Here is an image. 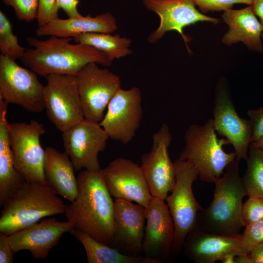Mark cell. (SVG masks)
<instances>
[{"label":"cell","instance_id":"obj_38","mask_svg":"<svg viewBox=\"0 0 263 263\" xmlns=\"http://www.w3.org/2000/svg\"><path fill=\"white\" fill-rule=\"evenodd\" d=\"M251 6L254 14L260 19L262 26V38H263V0H254Z\"/></svg>","mask_w":263,"mask_h":263},{"label":"cell","instance_id":"obj_5","mask_svg":"<svg viewBox=\"0 0 263 263\" xmlns=\"http://www.w3.org/2000/svg\"><path fill=\"white\" fill-rule=\"evenodd\" d=\"M184 140L185 146L178 159L192 164L202 181L214 183L223 174L226 167L236 160L234 151L226 152L223 149L229 143L225 137H217L212 119H208L202 125L189 126Z\"/></svg>","mask_w":263,"mask_h":263},{"label":"cell","instance_id":"obj_27","mask_svg":"<svg viewBox=\"0 0 263 263\" xmlns=\"http://www.w3.org/2000/svg\"><path fill=\"white\" fill-rule=\"evenodd\" d=\"M246 171L242 178L249 197L263 199V150L249 147Z\"/></svg>","mask_w":263,"mask_h":263},{"label":"cell","instance_id":"obj_3","mask_svg":"<svg viewBox=\"0 0 263 263\" xmlns=\"http://www.w3.org/2000/svg\"><path fill=\"white\" fill-rule=\"evenodd\" d=\"M236 160L225 168L222 177L215 180L212 202L198 213L195 226L216 234L239 236L244 226L242 220L243 200L247 195Z\"/></svg>","mask_w":263,"mask_h":263},{"label":"cell","instance_id":"obj_6","mask_svg":"<svg viewBox=\"0 0 263 263\" xmlns=\"http://www.w3.org/2000/svg\"><path fill=\"white\" fill-rule=\"evenodd\" d=\"M174 165L175 185L165 201L175 226L171 253L178 254L183 250L186 236L195 227L198 213L203 208L192 191L193 183L199 176L197 169L188 161L179 159Z\"/></svg>","mask_w":263,"mask_h":263},{"label":"cell","instance_id":"obj_12","mask_svg":"<svg viewBox=\"0 0 263 263\" xmlns=\"http://www.w3.org/2000/svg\"><path fill=\"white\" fill-rule=\"evenodd\" d=\"M62 137L65 152L76 171L101 169L98 154L106 148L109 137L99 123L84 118L62 132Z\"/></svg>","mask_w":263,"mask_h":263},{"label":"cell","instance_id":"obj_34","mask_svg":"<svg viewBox=\"0 0 263 263\" xmlns=\"http://www.w3.org/2000/svg\"><path fill=\"white\" fill-rule=\"evenodd\" d=\"M247 114L252 125V143L263 135V106L257 109H249Z\"/></svg>","mask_w":263,"mask_h":263},{"label":"cell","instance_id":"obj_23","mask_svg":"<svg viewBox=\"0 0 263 263\" xmlns=\"http://www.w3.org/2000/svg\"><path fill=\"white\" fill-rule=\"evenodd\" d=\"M221 17L229 26L228 31L222 38L223 43L231 45L242 41L249 49L257 52L262 51V26L251 5L241 9L227 10L224 11Z\"/></svg>","mask_w":263,"mask_h":263},{"label":"cell","instance_id":"obj_35","mask_svg":"<svg viewBox=\"0 0 263 263\" xmlns=\"http://www.w3.org/2000/svg\"><path fill=\"white\" fill-rule=\"evenodd\" d=\"M10 244L8 236L0 233V263H12L14 254Z\"/></svg>","mask_w":263,"mask_h":263},{"label":"cell","instance_id":"obj_31","mask_svg":"<svg viewBox=\"0 0 263 263\" xmlns=\"http://www.w3.org/2000/svg\"><path fill=\"white\" fill-rule=\"evenodd\" d=\"M263 219V199L249 197L243 204L242 220L244 226Z\"/></svg>","mask_w":263,"mask_h":263},{"label":"cell","instance_id":"obj_33","mask_svg":"<svg viewBox=\"0 0 263 263\" xmlns=\"http://www.w3.org/2000/svg\"><path fill=\"white\" fill-rule=\"evenodd\" d=\"M56 0H39L36 19L38 26L58 18Z\"/></svg>","mask_w":263,"mask_h":263},{"label":"cell","instance_id":"obj_26","mask_svg":"<svg viewBox=\"0 0 263 263\" xmlns=\"http://www.w3.org/2000/svg\"><path fill=\"white\" fill-rule=\"evenodd\" d=\"M76 43L90 45L104 53L112 62L114 59L125 57L132 53L129 47L131 39L111 33L90 32L82 34L74 38Z\"/></svg>","mask_w":263,"mask_h":263},{"label":"cell","instance_id":"obj_19","mask_svg":"<svg viewBox=\"0 0 263 263\" xmlns=\"http://www.w3.org/2000/svg\"><path fill=\"white\" fill-rule=\"evenodd\" d=\"M112 247L124 254L141 256L146 224V208L123 199L114 201Z\"/></svg>","mask_w":263,"mask_h":263},{"label":"cell","instance_id":"obj_2","mask_svg":"<svg viewBox=\"0 0 263 263\" xmlns=\"http://www.w3.org/2000/svg\"><path fill=\"white\" fill-rule=\"evenodd\" d=\"M73 39L51 36L40 40L28 37L26 41L33 48L26 49L20 59L26 67L45 77L52 74L76 75L91 62L111 65L112 62L104 53L88 45L72 44Z\"/></svg>","mask_w":263,"mask_h":263},{"label":"cell","instance_id":"obj_7","mask_svg":"<svg viewBox=\"0 0 263 263\" xmlns=\"http://www.w3.org/2000/svg\"><path fill=\"white\" fill-rule=\"evenodd\" d=\"M9 136L15 166L26 181L46 185L44 174L45 150L40 137L45 132L43 125L32 120L29 123H9Z\"/></svg>","mask_w":263,"mask_h":263},{"label":"cell","instance_id":"obj_1","mask_svg":"<svg viewBox=\"0 0 263 263\" xmlns=\"http://www.w3.org/2000/svg\"><path fill=\"white\" fill-rule=\"evenodd\" d=\"M78 193L67 206L65 215L77 229L112 247L114 206L101 169H84L77 177Z\"/></svg>","mask_w":263,"mask_h":263},{"label":"cell","instance_id":"obj_8","mask_svg":"<svg viewBox=\"0 0 263 263\" xmlns=\"http://www.w3.org/2000/svg\"><path fill=\"white\" fill-rule=\"evenodd\" d=\"M44 87L36 73L0 54V99L38 113L45 109Z\"/></svg>","mask_w":263,"mask_h":263},{"label":"cell","instance_id":"obj_40","mask_svg":"<svg viewBox=\"0 0 263 263\" xmlns=\"http://www.w3.org/2000/svg\"><path fill=\"white\" fill-rule=\"evenodd\" d=\"M236 256L234 254H227L224 257L222 262L223 263H235V259Z\"/></svg>","mask_w":263,"mask_h":263},{"label":"cell","instance_id":"obj_15","mask_svg":"<svg viewBox=\"0 0 263 263\" xmlns=\"http://www.w3.org/2000/svg\"><path fill=\"white\" fill-rule=\"evenodd\" d=\"M165 200L152 197L146 208L142 244L144 257L157 263L167 261L171 253L175 226Z\"/></svg>","mask_w":263,"mask_h":263},{"label":"cell","instance_id":"obj_28","mask_svg":"<svg viewBox=\"0 0 263 263\" xmlns=\"http://www.w3.org/2000/svg\"><path fill=\"white\" fill-rule=\"evenodd\" d=\"M26 49L19 43L13 32L12 25L6 15L0 11V51L1 55L16 60L24 55Z\"/></svg>","mask_w":263,"mask_h":263},{"label":"cell","instance_id":"obj_37","mask_svg":"<svg viewBox=\"0 0 263 263\" xmlns=\"http://www.w3.org/2000/svg\"><path fill=\"white\" fill-rule=\"evenodd\" d=\"M249 254L252 263H263V243L255 246Z\"/></svg>","mask_w":263,"mask_h":263},{"label":"cell","instance_id":"obj_41","mask_svg":"<svg viewBox=\"0 0 263 263\" xmlns=\"http://www.w3.org/2000/svg\"><path fill=\"white\" fill-rule=\"evenodd\" d=\"M263 150V135L257 140L251 143L250 147Z\"/></svg>","mask_w":263,"mask_h":263},{"label":"cell","instance_id":"obj_29","mask_svg":"<svg viewBox=\"0 0 263 263\" xmlns=\"http://www.w3.org/2000/svg\"><path fill=\"white\" fill-rule=\"evenodd\" d=\"M3 3L14 9L17 19L30 22L37 18L39 0H2Z\"/></svg>","mask_w":263,"mask_h":263},{"label":"cell","instance_id":"obj_32","mask_svg":"<svg viewBox=\"0 0 263 263\" xmlns=\"http://www.w3.org/2000/svg\"><path fill=\"white\" fill-rule=\"evenodd\" d=\"M203 13L209 11H226L237 3L251 5L254 0H192Z\"/></svg>","mask_w":263,"mask_h":263},{"label":"cell","instance_id":"obj_39","mask_svg":"<svg viewBox=\"0 0 263 263\" xmlns=\"http://www.w3.org/2000/svg\"><path fill=\"white\" fill-rule=\"evenodd\" d=\"M235 263H252L249 254L237 256L235 259Z\"/></svg>","mask_w":263,"mask_h":263},{"label":"cell","instance_id":"obj_13","mask_svg":"<svg viewBox=\"0 0 263 263\" xmlns=\"http://www.w3.org/2000/svg\"><path fill=\"white\" fill-rule=\"evenodd\" d=\"M140 89H120L110 100L108 110L99 123L109 138L129 143L140 126L143 113Z\"/></svg>","mask_w":263,"mask_h":263},{"label":"cell","instance_id":"obj_20","mask_svg":"<svg viewBox=\"0 0 263 263\" xmlns=\"http://www.w3.org/2000/svg\"><path fill=\"white\" fill-rule=\"evenodd\" d=\"M240 235L229 236L205 232L194 227L184 241V254L196 263H214L229 253L248 254L242 246Z\"/></svg>","mask_w":263,"mask_h":263},{"label":"cell","instance_id":"obj_25","mask_svg":"<svg viewBox=\"0 0 263 263\" xmlns=\"http://www.w3.org/2000/svg\"><path fill=\"white\" fill-rule=\"evenodd\" d=\"M71 234L83 245L89 263H156L155 260L145 257L124 254L77 229Z\"/></svg>","mask_w":263,"mask_h":263},{"label":"cell","instance_id":"obj_16","mask_svg":"<svg viewBox=\"0 0 263 263\" xmlns=\"http://www.w3.org/2000/svg\"><path fill=\"white\" fill-rule=\"evenodd\" d=\"M101 170L112 196L147 207L152 196L138 164L129 159L118 158Z\"/></svg>","mask_w":263,"mask_h":263},{"label":"cell","instance_id":"obj_11","mask_svg":"<svg viewBox=\"0 0 263 263\" xmlns=\"http://www.w3.org/2000/svg\"><path fill=\"white\" fill-rule=\"evenodd\" d=\"M152 139L151 149L142 154L140 167L152 196L165 200L176 182L174 163L168 152L172 141L168 126L163 124Z\"/></svg>","mask_w":263,"mask_h":263},{"label":"cell","instance_id":"obj_36","mask_svg":"<svg viewBox=\"0 0 263 263\" xmlns=\"http://www.w3.org/2000/svg\"><path fill=\"white\" fill-rule=\"evenodd\" d=\"M78 3V0H56L57 8L58 10L62 9L69 18H75L81 15L77 8Z\"/></svg>","mask_w":263,"mask_h":263},{"label":"cell","instance_id":"obj_24","mask_svg":"<svg viewBox=\"0 0 263 263\" xmlns=\"http://www.w3.org/2000/svg\"><path fill=\"white\" fill-rule=\"evenodd\" d=\"M8 103L0 99V205L26 181L16 169L13 157L7 119Z\"/></svg>","mask_w":263,"mask_h":263},{"label":"cell","instance_id":"obj_9","mask_svg":"<svg viewBox=\"0 0 263 263\" xmlns=\"http://www.w3.org/2000/svg\"><path fill=\"white\" fill-rule=\"evenodd\" d=\"M45 109L50 121L61 132L84 118L75 75L52 74L46 77Z\"/></svg>","mask_w":263,"mask_h":263},{"label":"cell","instance_id":"obj_22","mask_svg":"<svg viewBox=\"0 0 263 263\" xmlns=\"http://www.w3.org/2000/svg\"><path fill=\"white\" fill-rule=\"evenodd\" d=\"M75 168L66 152H60L53 147L45 149L44 174L46 185L54 192L70 202L78 193V183Z\"/></svg>","mask_w":263,"mask_h":263},{"label":"cell","instance_id":"obj_30","mask_svg":"<svg viewBox=\"0 0 263 263\" xmlns=\"http://www.w3.org/2000/svg\"><path fill=\"white\" fill-rule=\"evenodd\" d=\"M245 227L240 235V242L243 249L249 254L255 246L263 243V219Z\"/></svg>","mask_w":263,"mask_h":263},{"label":"cell","instance_id":"obj_14","mask_svg":"<svg viewBox=\"0 0 263 263\" xmlns=\"http://www.w3.org/2000/svg\"><path fill=\"white\" fill-rule=\"evenodd\" d=\"M221 81L216 88L214 107V129L232 145L237 162L246 160L252 137V125L249 119L241 118L237 113L230 94Z\"/></svg>","mask_w":263,"mask_h":263},{"label":"cell","instance_id":"obj_10","mask_svg":"<svg viewBox=\"0 0 263 263\" xmlns=\"http://www.w3.org/2000/svg\"><path fill=\"white\" fill-rule=\"evenodd\" d=\"M97 64L88 63L75 77L84 118L99 123L110 100L121 89V80L118 75L100 68Z\"/></svg>","mask_w":263,"mask_h":263},{"label":"cell","instance_id":"obj_17","mask_svg":"<svg viewBox=\"0 0 263 263\" xmlns=\"http://www.w3.org/2000/svg\"><path fill=\"white\" fill-rule=\"evenodd\" d=\"M147 10L160 18L159 27L149 36L151 43L157 42L166 32L175 30L183 38L186 44L190 38L184 34V28L199 21H207L214 23L220 19L209 17L200 12L192 0H141Z\"/></svg>","mask_w":263,"mask_h":263},{"label":"cell","instance_id":"obj_4","mask_svg":"<svg viewBox=\"0 0 263 263\" xmlns=\"http://www.w3.org/2000/svg\"><path fill=\"white\" fill-rule=\"evenodd\" d=\"M67 206L47 185L25 181L2 206L0 232L9 236L42 218L65 213Z\"/></svg>","mask_w":263,"mask_h":263},{"label":"cell","instance_id":"obj_21","mask_svg":"<svg viewBox=\"0 0 263 263\" xmlns=\"http://www.w3.org/2000/svg\"><path fill=\"white\" fill-rule=\"evenodd\" d=\"M117 29L115 17L111 13L107 12L94 17L89 15L67 19L57 18L38 26L36 34L38 37L50 36L74 38L86 33H113Z\"/></svg>","mask_w":263,"mask_h":263},{"label":"cell","instance_id":"obj_18","mask_svg":"<svg viewBox=\"0 0 263 263\" xmlns=\"http://www.w3.org/2000/svg\"><path fill=\"white\" fill-rule=\"evenodd\" d=\"M75 229L70 221H59L51 217L9 235L8 239L14 253L28 250L34 258L42 259L58 244L63 234L71 233Z\"/></svg>","mask_w":263,"mask_h":263}]
</instances>
